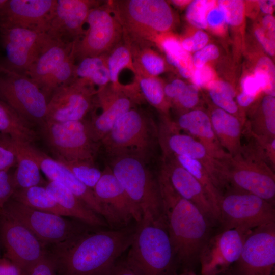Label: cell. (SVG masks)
<instances>
[{"instance_id":"1","label":"cell","mask_w":275,"mask_h":275,"mask_svg":"<svg viewBox=\"0 0 275 275\" xmlns=\"http://www.w3.org/2000/svg\"><path fill=\"white\" fill-rule=\"evenodd\" d=\"M136 229V226L109 230L92 228L53 245L49 252L57 275H103L129 249Z\"/></svg>"},{"instance_id":"2","label":"cell","mask_w":275,"mask_h":275,"mask_svg":"<svg viewBox=\"0 0 275 275\" xmlns=\"http://www.w3.org/2000/svg\"><path fill=\"white\" fill-rule=\"evenodd\" d=\"M163 216L175 256L185 265L199 259L213 226L200 210L181 197L160 172L157 175Z\"/></svg>"},{"instance_id":"3","label":"cell","mask_w":275,"mask_h":275,"mask_svg":"<svg viewBox=\"0 0 275 275\" xmlns=\"http://www.w3.org/2000/svg\"><path fill=\"white\" fill-rule=\"evenodd\" d=\"M108 156L109 168L132 205L134 220L137 224L145 221L165 225L157 177L154 178L146 159L129 153Z\"/></svg>"},{"instance_id":"4","label":"cell","mask_w":275,"mask_h":275,"mask_svg":"<svg viewBox=\"0 0 275 275\" xmlns=\"http://www.w3.org/2000/svg\"><path fill=\"white\" fill-rule=\"evenodd\" d=\"M110 7L122 26L126 41L153 42L174 24L171 8L163 0L116 1Z\"/></svg>"},{"instance_id":"5","label":"cell","mask_w":275,"mask_h":275,"mask_svg":"<svg viewBox=\"0 0 275 275\" xmlns=\"http://www.w3.org/2000/svg\"><path fill=\"white\" fill-rule=\"evenodd\" d=\"M129 249L125 262L139 275H171L175 255L165 225L137 224Z\"/></svg>"},{"instance_id":"6","label":"cell","mask_w":275,"mask_h":275,"mask_svg":"<svg viewBox=\"0 0 275 275\" xmlns=\"http://www.w3.org/2000/svg\"><path fill=\"white\" fill-rule=\"evenodd\" d=\"M226 189L257 196L274 205L275 174L271 167L248 145L239 154L222 162Z\"/></svg>"},{"instance_id":"7","label":"cell","mask_w":275,"mask_h":275,"mask_svg":"<svg viewBox=\"0 0 275 275\" xmlns=\"http://www.w3.org/2000/svg\"><path fill=\"white\" fill-rule=\"evenodd\" d=\"M108 155L129 153L146 160L158 144V125L133 108L123 115L100 142Z\"/></svg>"},{"instance_id":"8","label":"cell","mask_w":275,"mask_h":275,"mask_svg":"<svg viewBox=\"0 0 275 275\" xmlns=\"http://www.w3.org/2000/svg\"><path fill=\"white\" fill-rule=\"evenodd\" d=\"M41 127L56 159L94 162L101 144L93 135L90 121L46 122Z\"/></svg>"},{"instance_id":"9","label":"cell","mask_w":275,"mask_h":275,"mask_svg":"<svg viewBox=\"0 0 275 275\" xmlns=\"http://www.w3.org/2000/svg\"><path fill=\"white\" fill-rule=\"evenodd\" d=\"M74 43L50 38L26 73L49 100L59 87L75 78Z\"/></svg>"},{"instance_id":"10","label":"cell","mask_w":275,"mask_h":275,"mask_svg":"<svg viewBox=\"0 0 275 275\" xmlns=\"http://www.w3.org/2000/svg\"><path fill=\"white\" fill-rule=\"evenodd\" d=\"M0 99L30 124L45 123L48 99L28 76L0 65Z\"/></svg>"},{"instance_id":"11","label":"cell","mask_w":275,"mask_h":275,"mask_svg":"<svg viewBox=\"0 0 275 275\" xmlns=\"http://www.w3.org/2000/svg\"><path fill=\"white\" fill-rule=\"evenodd\" d=\"M1 209L26 227L44 246L63 242L94 228L78 220L32 208L12 198Z\"/></svg>"},{"instance_id":"12","label":"cell","mask_w":275,"mask_h":275,"mask_svg":"<svg viewBox=\"0 0 275 275\" xmlns=\"http://www.w3.org/2000/svg\"><path fill=\"white\" fill-rule=\"evenodd\" d=\"M86 23L87 30L74 43L75 61L107 55L123 37L122 26L108 5H99L92 8Z\"/></svg>"},{"instance_id":"13","label":"cell","mask_w":275,"mask_h":275,"mask_svg":"<svg viewBox=\"0 0 275 275\" xmlns=\"http://www.w3.org/2000/svg\"><path fill=\"white\" fill-rule=\"evenodd\" d=\"M218 210L222 229H253L275 221L274 205L252 194L231 188L223 194Z\"/></svg>"},{"instance_id":"14","label":"cell","mask_w":275,"mask_h":275,"mask_svg":"<svg viewBox=\"0 0 275 275\" xmlns=\"http://www.w3.org/2000/svg\"><path fill=\"white\" fill-rule=\"evenodd\" d=\"M275 265V221L252 229L247 235L233 275H272Z\"/></svg>"},{"instance_id":"15","label":"cell","mask_w":275,"mask_h":275,"mask_svg":"<svg viewBox=\"0 0 275 275\" xmlns=\"http://www.w3.org/2000/svg\"><path fill=\"white\" fill-rule=\"evenodd\" d=\"M0 237L5 257L26 275L46 253L45 246L19 221L0 210Z\"/></svg>"},{"instance_id":"16","label":"cell","mask_w":275,"mask_h":275,"mask_svg":"<svg viewBox=\"0 0 275 275\" xmlns=\"http://www.w3.org/2000/svg\"><path fill=\"white\" fill-rule=\"evenodd\" d=\"M96 93L94 86L81 78L58 87L48 101L45 122L85 119L93 107Z\"/></svg>"},{"instance_id":"17","label":"cell","mask_w":275,"mask_h":275,"mask_svg":"<svg viewBox=\"0 0 275 275\" xmlns=\"http://www.w3.org/2000/svg\"><path fill=\"white\" fill-rule=\"evenodd\" d=\"M163 117L158 125V144L161 153L185 156L199 161L222 191L224 183L221 175V161L214 158L200 142L187 133L180 132L174 122Z\"/></svg>"},{"instance_id":"18","label":"cell","mask_w":275,"mask_h":275,"mask_svg":"<svg viewBox=\"0 0 275 275\" xmlns=\"http://www.w3.org/2000/svg\"><path fill=\"white\" fill-rule=\"evenodd\" d=\"M252 229L243 227L225 229L211 236L199 257L201 275L227 272L238 259L244 240Z\"/></svg>"},{"instance_id":"19","label":"cell","mask_w":275,"mask_h":275,"mask_svg":"<svg viewBox=\"0 0 275 275\" xmlns=\"http://www.w3.org/2000/svg\"><path fill=\"white\" fill-rule=\"evenodd\" d=\"M50 38L43 32L17 27H0L6 68L26 74Z\"/></svg>"},{"instance_id":"20","label":"cell","mask_w":275,"mask_h":275,"mask_svg":"<svg viewBox=\"0 0 275 275\" xmlns=\"http://www.w3.org/2000/svg\"><path fill=\"white\" fill-rule=\"evenodd\" d=\"M141 97L134 87L107 85L98 89L96 100L101 108V112L90 121L95 140L100 143L116 122L133 108Z\"/></svg>"},{"instance_id":"21","label":"cell","mask_w":275,"mask_h":275,"mask_svg":"<svg viewBox=\"0 0 275 275\" xmlns=\"http://www.w3.org/2000/svg\"><path fill=\"white\" fill-rule=\"evenodd\" d=\"M100 3L93 0H57L44 33L51 39L73 43L83 35L90 10Z\"/></svg>"},{"instance_id":"22","label":"cell","mask_w":275,"mask_h":275,"mask_svg":"<svg viewBox=\"0 0 275 275\" xmlns=\"http://www.w3.org/2000/svg\"><path fill=\"white\" fill-rule=\"evenodd\" d=\"M159 172L182 198L197 207L213 225L219 224V215L200 183L178 161L173 154L161 153Z\"/></svg>"},{"instance_id":"23","label":"cell","mask_w":275,"mask_h":275,"mask_svg":"<svg viewBox=\"0 0 275 275\" xmlns=\"http://www.w3.org/2000/svg\"><path fill=\"white\" fill-rule=\"evenodd\" d=\"M93 190L108 225L122 228L129 226L131 219H134L131 203L109 167L102 171Z\"/></svg>"},{"instance_id":"24","label":"cell","mask_w":275,"mask_h":275,"mask_svg":"<svg viewBox=\"0 0 275 275\" xmlns=\"http://www.w3.org/2000/svg\"><path fill=\"white\" fill-rule=\"evenodd\" d=\"M57 0H7L0 14V27H17L44 33Z\"/></svg>"},{"instance_id":"25","label":"cell","mask_w":275,"mask_h":275,"mask_svg":"<svg viewBox=\"0 0 275 275\" xmlns=\"http://www.w3.org/2000/svg\"><path fill=\"white\" fill-rule=\"evenodd\" d=\"M24 144L29 153L35 159L41 171L49 180L66 187L89 208L104 219V212L97 201L93 189L80 182L65 166L56 159L51 158L31 144Z\"/></svg>"},{"instance_id":"26","label":"cell","mask_w":275,"mask_h":275,"mask_svg":"<svg viewBox=\"0 0 275 275\" xmlns=\"http://www.w3.org/2000/svg\"><path fill=\"white\" fill-rule=\"evenodd\" d=\"M180 130L200 142L210 154L219 161L231 157L221 146L213 131L208 113L200 109H194L182 113L175 122Z\"/></svg>"},{"instance_id":"27","label":"cell","mask_w":275,"mask_h":275,"mask_svg":"<svg viewBox=\"0 0 275 275\" xmlns=\"http://www.w3.org/2000/svg\"><path fill=\"white\" fill-rule=\"evenodd\" d=\"M214 133L224 150L231 156L240 153L244 125L235 116L216 107L208 114Z\"/></svg>"},{"instance_id":"28","label":"cell","mask_w":275,"mask_h":275,"mask_svg":"<svg viewBox=\"0 0 275 275\" xmlns=\"http://www.w3.org/2000/svg\"><path fill=\"white\" fill-rule=\"evenodd\" d=\"M44 187L50 196L71 217L95 228L108 225L102 217L89 208L65 186L49 180L46 182Z\"/></svg>"},{"instance_id":"29","label":"cell","mask_w":275,"mask_h":275,"mask_svg":"<svg viewBox=\"0 0 275 275\" xmlns=\"http://www.w3.org/2000/svg\"><path fill=\"white\" fill-rule=\"evenodd\" d=\"M17 155L16 168L13 174L15 190L45 184L40 168L29 153L23 143L14 140Z\"/></svg>"},{"instance_id":"30","label":"cell","mask_w":275,"mask_h":275,"mask_svg":"<svg viewBox=\"0 0 275 275\" xmlns=\"http://www.w3.org/2000/svg\"><path fill=\"white\" fill-rule=\"evenodd\" d=\"M132 56L133 66L138 75L155 77L165 69L162 58L150 47V42L125 41Z\"/></svg>"},{"instance_id":"31","label":"cell","mask_w":275,"mask_h":275,"mask_svg":"<svg viewBox=\"0 0 275 275\" xmlns=\"http://www.w3.org/2000/svg\"><path fill=\"white\" fill-rule=\"evenodd\" d=\"M11 198L38 210L61 216L71 217L47 192L44 186L16 190Z\"/></svg>"},{"instance_id":"32","label":"cell","mask_w":275,"mask_h":275,"mask_svg":"<svg viewBox=\"0 0 275 275\" xmlns=\"http://www.w3.org/2000/svg\"><path fill=\"white\" fill-rule=\"evenodd\" d=\"M0 133L23 143L31 144L37 137L31 124L2 101H0Z\"/></svg>"},{"instance_id":"33","label":"cell","mask_w":275,"mask_h":275,"mask_svg":"<svg viewBox=\"0 0 275 275\" xmlns=\"http://www.w3.org/2000/svg\"><path fill=\"white\" fill-rule=\"evenodd\" d=\"M153 42L158 43L165 52L168 62L175 67L183 77H191L194 69L193 57L176 38L161 34Z\"/></svg>"},{"instance_id":"34","label":"cell","mask_w":275,"mask_h":275,"mask_svg":"<svg viewBox=\"0 0 275 275\" xmlns=\"http://www.w3.org/2000/svg\"><path fill=\"white\" fill-rule=\"evenodd\" d=\"M244 126L247 131L254 135L275 139L274 96H265L262 100L259 113Z\"/></svg>"},{"instance_id":"35","label":"cell","mask_w":275,"mask_h":275,"mask_svg":"<svg viewBox=\"0 0 275 275\" xmlns=\"http://www.w3.org/2000/svg\"><path fill=\"white\" fill-rule=\"evenodd\" d=\"M107 55L87 57L80 60L76 64L75 78L86 79L93 86H97L98 89L107 85L110 78Z\"/></svg>"},{"instance_id":"36","label":"cell","mask_w":275,"mask_h":275,"mask_svg":"<svg viewBox=\"0 0 275 275\" xmlns=\"http://www.w3.org/2000/svg\"><path fill=\"white\" fill-rule=\"evenodd\" d=\"M174 155L180 164L202 185L219 213L218 204L223 193L217 188L210 174L203 164L199 161L188 157Z\"/></svg>"},{"instance_id":"37","label":"cell","mask_w":275,"mask_h":275,"mask_svg":"<svg viewBox=\"0 0 275 275\" xmlns=\"http://www.w3.org/2000/svg\"><path fill=\"white\" fill-rule=\"evenodd\" d=\"M210 97L217 107L236 117L243 125L245 123L239 113V107L234 100L235 92L228 83L214 80L207 86Z\"/></svg>"},{"instance_id":"38","label":"cell","mask_w":275,"mask_h":275,"mask_svg":"<svg viewBox=\"0 0 275 275\" xmlns=\"http://www.w3.org/2000/svg\"><path fill=\"white\" fill-rule=\"evenodd\" d=\"M107 55V65L109 73L110 81L114 87H120L119 75L124 69L128 68L136 73L132 53L127 43H119Z\"/></svg>"},{"instance_id":"39","label":"cell","mask_w":275,"mask_h":275,"mask_svg":"<svg viewBox=\"0 0 275 275\" xmlns=\"http://www.w3.org/2000/svg\"><path fill=\"white\" fill-rule=\"evenodd\" d=\"M138 86L142 95L152 106L167 116L169 107L162 82L155 77L138 75Z\"/></svg>"},{"instance_id":"40","label":"cell","mask_w":275,"mask_h":275,"mask_svg":"<svg viewBox=\"0 0 275 275\" xmlns=\"http://www.w3.org/2000/svg\"><path fill=\"white\" fill-rule=\"evenodd\" d=\"M55 159L65 166L77 179L92 189L102 175V171L95 166L94 161Z\"/></svg>"},{"instance_id":"41","label":"cell","mask_w":275,"mask_h":275,"mask_svg":"<svg viewBox=\"0 0 275 275\" xmlns=\"http://www.w3.org/2000/svg\"><path fill=\"white\" fill-rule=\"evenodd\" d=\"M274 66L272 61L266 57L258 61L254 75L259 80L262 90L267 95L274 96Z\"/></svg>"},{"instance_id":"42","label":"cell","mask_w":275,"mask_h":275,"mask_svg":"<svg viewBox=\"0 0 275 275\" xmlns=\"http://www.w3.org/2000/svg\"><path fill=\"white\" fill-rule=\"evenodd\" d=\"M215 5V1L196 0L190 2L186 12L187 20L196 27L206 29L207 27V13Z\"/></svg>"},{"instance_id":"43","label":"cell","mask_w":275,"mask_h":275,"mask_svg":"<svg viewBox=\"0 0 275 275\" xmlns=\"http://www.w3.org/2000/svg\"><path fill=\"white\" fill-rule=\"evenodd\" d=\"M217 3L223 12L226 23L233 26L241 24L244 15V4L242 1L222 0Z\"/></svg>"},{"instance_id":"44","label":"cell","mask_w":275,"mask_h":275,"mask_svg":"<svg viewBox=\"0 0 275 275\" xmlns=\"http://www.w3.org/2000/svg\"><path fill=\"white\" fill-rule=\"evenodd\" d=\"M16 163L14 140L8 135L0 133V172L9 171Z\"/></svg>"},{"instance_id":"45","label":"cell","mask_w":275,"mask_h":275,"mask_svg":"<svg viewBox=\"0 0 275 275\" xmlns=\"http://www.w3.org/2000/svg\"><path fill=\"white\" fill-rule=\"evenodd\" d=\"M199 88L195 85H186L185 88L174 100L178 105L186 109H194L199 101Z\"/></svg>"},{"instance_id":"46","label":"cell","mask_w":275,"mask_h":275,"mask_svg":"<svg viewBox=\"0 0 275 275\" xmlns=\"http://www.w3.org/2000/svg\"><path fill=\"white\" fill-rule=\"evenodd\" d=\"M26 275H57L56 265L49 251L29 270Z\"/></svg>"},{"instance_id":"47","label":"cell","mask_w":275,"mask_h":275,"mask_svg":"<svg viewBox=\"0 0 275 275\" xmlns=\"http://www.w3.org/2000/svg\"><path fill=\"white\" fill-rule=\"evenodd\" d=\"M15 190L13 174L9 171L0 172V209L11 198Z\"/></svg>"},{"instance_id":"48","label":"cell","mask_w":275,"mask_h":275,"mask_svg":"<svg viewBox=\"0 0 275 275\" xmlns=\"http://www.w3.org/2000/svg\"><path fill=\"white\" fill-rule=\"evenodd\" d=\"M219 55L218 48L213 44L206 45L196 51L193 56V64L195 68H199L210 61L216 59Z\"/></svg>"},{"instance_id":"49","label":"cell","mask_w":275,"mask_h":275,"mask_svg":"<svg viewBox=\"0 0 275 275\" xmlns=\"http://www.w3.org/2000/svg\"><path fill=\"white\" fill-rule=\"evenodd\" d=\"M215 73L213 69L207 65L199 68H194L191 76L193 85L199 87H207L208 84L214 80Z\"/></svg>"},{"instance_id":"50","label":"cell","mask_w":275,"mask_h":275,"mask_svg":"<svg viewBox=\"0 0 275 275\" xmlns=\"http://www.w3.org/2000/svg\"><path fill=\"white\" fill-rule=\"evenodd\" d=\"M208 41L207 34L201 30L196 32L191 37L184 39L181 43L186 51H197L205 46Z\"/></svg>"},{"instance_id":"51","label":"cell","mask_w":275,"mask_h":275,"mask_svg":"<svg viewBox=\"0 0 275 275\" xmlns=\"http://www.w3.org/2000/svg\"><path fill=\"white\" fill-rule=\"evenodd\" d=\"M255 34L264 50L270 55L274 56L275 52L274 33L260 27L256 29Z\"/></svg>"},{"instance_id":"52","label":"cell","mask_w":275,"mask_h":275,"mask_svg":"<svg viewBox=\"0 0 275 275\" xmlns=\"http://www.w3.org/2000/svg\"><path fill=\"white\" fill-rule=\"evenodd\" d=\"M206 21L207 26L213 31L220 32L224 29L226 23L225 17L223 12L218 6H214L208 12Z\"/></svg>"},{"instance_id":"53","label":"cell","mask_w":275,"mask_h":275,"mask_svg":"<svg viewBox=\"0 0 275 275\" xmlns=\"http://www.w3.org/2000/svg\"><path fill=\"white\" fill-rule=\"evenodd\" d=\"M241 86L242 92L256 97L262 90L260 81L254 75L245 76L241 80Z\"/></svg>"},{"instance_id":"54","label":"cell","mask_w":275,"mask_h":275,"mask_svg":"<svg viewBox=\"0 0 275 275\" xmlns=\"http://www.w3.org/2000/svg\"><path fill=\"white\" fill-rule=\"evenodd\" d=\"M185 83L180 79H175L166 85L164 93L167 98L175 100L186 86Z\"/></svg>"},{"instance_id":"55","label":"cell","mask_w":275,"mask_h":275,"mask_svg":"<svg viewBox=\"0 0 275 275\" xmlns=\"http://www.w3.org/2000/svg\"><path fill=\"white\" fill-rule=\"evenodd\" d=\"M103 275H139L125 262L117 261Z\"/></svg>"},{"instance_id":"56","label":"cell","mask_w":275,"mask_h":275,"mask_svg":"<svg viewBox=\"0 0 275 275\" xmlns=\"http://www.w3.org/2000/svg\"><path fill=\"white\" fill-rule=\"evenodd\" d=\"M0 275H24L22 270L6 257L0 258Z\"/></svg>"},{"instance_id":"57","label":"cell","mask_w":275,"mask_h":275,"mask_svg":"<svg viewBox=\"0 0 275 275\" xmlns=\"http://www.w3.org/2000/svg\"><path fill=\"white\" fill-rule=\"evenodd\" d=\"M256 97L248 95L242 92L237 96V103L242 107H245L252 104Z\"/></svg>"},{"instance_id":"58","label":"cell","mask_w":275,"mask_h":275,"mask_svg":"<svg viewBox=\"0 0 275 275\" xmlns=\"http://www.w3.org/2000/svg\"><path fill=\"white\" fill-rule=\"evenodd\" d=\"M263 29L272 33H274L275 20L272 15L267 14L263 18L262 26Z\"/></svg>"},{"instance_id":"59","label":"cell","mask_w":275,"mask_h":275,"mask_svg":"<svg viewBox=\"0 0 275 275\" xmlns=\"http://www.w3.org/2000/svg\"><path fill=\"white\" fill-rule=\"evenodd\" d=\"M259 6L264 13L271 15L273 11L274 1H259Z\"/></svg>"},{"instance_id":"60","label":"cell","mask_w":275,"mask_h":275,"mask_svg":"<svg viewBox=\"0 0 275 275\" xmlns=\"http://www.w3.org/2000/svg\"><path fill=\"white\" fill-rule=\"evenodd\" d=\"M172 2L174 5L179 7L185 6L187 5V4L188 5L190 2V1H180V0L172 1Z\"/></svg>"},{"instance_id":"61","label":"cell","mask_w":275,"mask_h":275,"mask_svg":"<svg viewBox=\"0 0 275 275\" xmlns=\"http://www.w3.org/2000/svg\"><path fill=\"white\" fill-rule=\"evenodd\" d=\"M178 275H197V274L191 270H185L183 272Z\"/></svg>"},{"instance_id":"62","label":"cell","mask_w":275,"mask_h":275,"mask_svg":"<svg viewBox=\"0 0 275 275\" xmlns=\"http://www.w3.org/2000/svg\"><path fill=\"white\" fill-rule=\"evenodd\" d=\"M7 0H0V14Z\"/></svg>"},{"instance_id":"63","label":"cell","mask_w":275,"mask_h":275,"mask_svg":"<svg viewBox=\"0 0 275 275\" xmlns=\"http://www.w3.org/2000/svg\"><path fill=\"white\" fill-rule=\"evenodd\" d=\"M219 275H233L231 273H227V272H225V273H222V274H221Z\"/></svg>"},{"instance_id":"64","label":"cell","mask_w":275,"mask_h":275,"mask_svg":"<svg viewBox=\"0 0 275 275\" xmlns=\"http://www.w3.org/2000/svg\"><path fill=\"white\" fill-rule=\"evenodd\" d=\"M272 275H274V272H273V273L272 274Z\"/></svg>"}]
</instances>
